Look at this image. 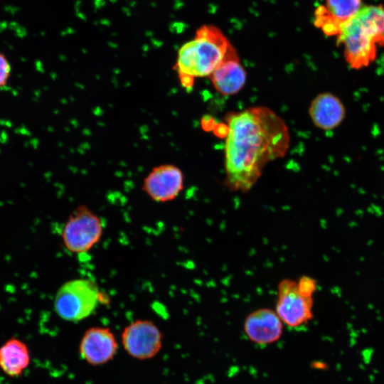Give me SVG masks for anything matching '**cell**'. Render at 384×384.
Instances as JSON below:
<instances>
[{
	"label": "cell",
	"instance_id": "10",
	"mask_svg": "<svg viewBox=\"0 0 384 384\" xmlns=\"http://www.w3.org/2000/svg\"><path fill=\"white\" fill-rule=\"evenodd\" d=\"M283 326L275 310L260 308L247 315L243 330L251 342L265 346L274 343L281 338Z\"/></svg>",
	"mask_w": 384,
	"mask_h": 384
},
{
	"label": "cell",
	"instance_id": "16",
	"mask_svg": "<svg viewBox=\"0 0 384 384\" xmlns=\"http://www.w3.org/2000/svg\"><path fill=\"white\" fill-rule=\"evenodd\" d=\"M313 21L314 25L328 37L337 38L345 26L334 18L324 4L315 9Z\"/></svg>",
	"mask_w": 384,
	"mask_h": 384
},
{
	"label": "cell",
	"instance_id": "1",
	"mask_svg": "<svg viewBox=\"0 0 384 384\" xmlns=\"http://www.w3.org/2000/svg\"><path fill=\"white\" fill-rule=\"evenodd\" d=\"M225 184L230 191L247 192L270 161L289 148L287 126L266 107H252L226 116Z\"/></svg>",
	"mask_w": 384,
	"mask_h": 384
},
{
	"label": "cell",
	"instance_id": "6",
	"mask_svg": "<svg viewBox=\"0 0 384 384\" xmlns=\"http://www.w3.org/2000/svg\"><path fill=\"white\" fill-rule=\"evenodd\" d=\"M343 48L346 64L353 70L364 69L376 60L378 46L366 33L356 17L348 22L336 38Z\"/></svg>",
	"mask_w": 384,
	"mask_h": 384
},
{
	"label": "cell",
	"instance_id": "8",
	"mask_svg": "<svg viewBox=\"0 0 384 384\" xmlns=\"http://www.w3.org/2000/svg\"><path fill=\"white\" fill-rule=\"evenodd\" d=\"M184 176L173 164L156 166L144 178L143 191L154 201L166 203L174 200L183 189Z\"/></svg>",
	"mask_w": 384,
	"mask_h": 384
},
{
	"label": "cell",
	"instance_id": "13",
	"mask_svg": "<svg viewBox=\"0 0 384 384\" xmlns=\"http://www.w3.org/2000/svg\"><path fill=\"white\" fill-rule=\"evenodd\" d=\"M30 363V349L22 340L11 338L0 346V369L7 376H21Z\"/></svg>",
	"mask_w": 384,
	"mask_h": 384
},
{
	"label": "cell",
	"instance_id": "12",
	"mask_svg": "<svg viewBox=\"0 0 384 384\" xmlns=\"http://www.w3.org/2000/svg\"><path fill=\"white\" fill-rule=\"evenodd\" d=\"M215 89L223 95L238 93L244 86L247 73L233 47L209 76Z\"/></svg>",
	"mask_w": 384,
	"mask_h": 384
},
{
	"label": "cell",
	"instance_id": "14",
	"mask_svg": "<svg viewBox=\"0 0 384 384\" xmlns=\"http://www.w3.org/2000/svg\"><path fill=\"white\" fill-rule=\"evenodd\" d=\"M356 17L375 44L384 47V6H363Z\"/></svg>",
	"mask_w": 384,
	"mask_h": 384
},
{
	"label": "cell",
	"instance_id": "5",
	"mask_svg": "<svg viewBox=\"0 0 384 384\" xmlns=\"http://www.w3.org/2000/svg\"><path fill=\"white\" fill-rule=\"evenodd\" d=\"M313 296L299 287L297 279H284L277 286L275 311L289 327L306 324L313 317Z\"/></svg>",
	"mask_w": 384,
	"mask_h": 384
},
{
	"label": "cell",
	"instance_id": "17",
	"mask_svg": "<svg viewBox=\"0 0 384 384\" xmlns=\"http://www.w3.org/2000/svg\"><path fill=\"white\" fill-rule=\"evenodd\" d=\"M11 65L5 55L0 53V87L6 84L11 74Z\"/></svg>",
	"mask_w": 384,
	"mask_h": 384
},
{
	"label": "cell",
	"instance_id": "4",
	"mask_svg": "<svg viewBox=\"0 0 384 384\" xmlns=\"http://www.w3.org/2000/svg\"><path fill=\"white\" fill-rule=\"evenodd\" d=\"M103 230L100 217L87 206L80 205L70 213L63 225L61 238L69 252L82 254L100 242Z\"/></svg>",
	"mask_w": 384,
	"mask_h": 384
},
{
	"label": "cell",
	"instance_id": "15",
	"mask_svg": "<svg viewBox=\"0 0 384 384\" xmlns=\"http://www.w3.org/2000/svg\"><path fill=\"white\" fill-rule=\"evenodd\" d=\"M324 6L343 25L354 18L363 7V0H324Z\"/></svg>",
	"mask_w": 384,
	"mask_h": 384
},
{
	"label": "cell",
	"instance_id": "2",
	"mask_svg": "<svg viewBox=\"0 0 384 384\" xmlns=\"http://www.w3.org/2000/svg\"><path fill=\"white\" fill-rule=\"evenodd\" d=\"M233 48L223 32L213 25H203L194 38L179 48L174 69L186 89L196 78L209 77Z\"/></svg>",
	"mask_w": 384,
	"mask_h": 384
},
{
	"label": "cell",
	"instance_id": "11",
	"mask_svg": "<svg viewBox=\"0 0 384 384\" xmlns=\"http://www.w3.org/2000/svg\"><path fill=\"white\" fill-rule=\"evenodd\" d=\"M309 114L312 123L317 128L333 130L343 122L346 109L342 100L331 92L317 95L311 102Z\"/></svg>",
	"mask_w": 384,
	"mask_h": 384
},
{
	"label": "cell",
	"instance_id": "3",
	"mask_svg": "<svg viewBox=\"0 0 384 384\" xmlns=\"http://www.w3.org/2000/svg\"><path fill=\"white\" fill-rule=\"evenodd\" d=\"M102 299V293L95 282L78 278L60 286L55 296L53 307L63 320L78 322L92 314Z\"/></svg>",
	"mask_w": 384,
	"mask_h": 384
},
{
	"label": "cell",
	"instance_id": "7",
	"mask_svg": "<svg viewBox=\"0 0 384 384\" xmlns=\"http://www.w3.org/2000/svg\"><path fill=\"white\" fill-rule=\"evenodd\" d=\"M163 340L160 329L149 319L132 321L121 334V342L126 353L140 361L155 357L161 350Z\"/></svg>",
	"mask_w": 384,
	"mask_h": 384
},
{
	"label": "cell",
	"instance_id": "9",
	"mask_svg": "<svg viewBox=\"0 0 384 384\" xmlns=\"http://www.w3.org/2000/svg\"><path fill=\"white\" fill-rule=\"evenodd\" d=\"M78 349L81 358L87 363L93 366H102L116 356L118 341L109 328L92 326L82 334Z\"/></svg>",
	"mask_w": 384,
	"mask_h": 384
}]
</instances>
